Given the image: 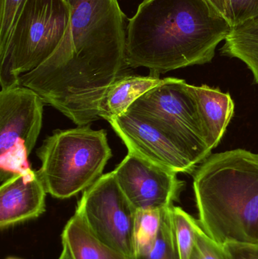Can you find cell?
I'll return each instance as SVG.
<instances>
[{"instance_id": "1", "label": "cell", "mask_w": 258, "mask_h": 259, "mask_svg": "<svg viewBox=\"0 0 258 259\" xmlns=\"http://www.w3.org/2000/svg\"><path fill=\"white\" fill-rule=\"evenodd\" d=\"M69 24L58 48L23 74L45 104L79 126L99 119L98 104L126 65V16L118 0H68Z\"/></svg>"}, {"instance_id": "25", "label": "cell", "mask_w": 258, "mask_h": 259, "mask_svg": "<svg viewBox=\"0 0 258 259\" xmlns=\"http://www.w3.org/2000/svg\"><path fill=\"white\" fill-rule=\"evenodd\" d=\"M9 259H15V258H9Z\"/></svg>"}, {"instance_id": "13", "label": "cell", "mask_w": 258, "mask_h": 259, "mask_svg": "<svg viewBox=\"0 0 258 259\" xmlns=\"http://www.w3.org/2000/svg\"><path fill=\"white\" fill-rule=\"evenodd\" d=\"M162 80L159 75L152 74L118 76L98 102V117L109 121L125 113L137 99L159 84Z\"/></svg>"}, {"instance_id": "19", "label": "cell", "mask_w": 258, "mask_h": 259, "mask_svg": "<svg viewBox=\"0 0 258 259\" xmlns=\"http://www.w3.org/2000/svg\"><path fill=\"white\" fill-rule=\"evenodd\" d=\"M27 0H1L0 5V55L9 45L14 27Z\"/></svg>"}, {"instance_id": "4", "label": "cell", "mask_w": 258, "mask_h": 259, "mask_svg": "<svg viewBox=\"0 0 258 259\" xmlns=\"http://www.w3.org/2000/svg\"><path fill=\"white\" fill-rule=\"evenodd\" d=\"M36 154L41 161L37 174L47 193L60 199L89 188L112 156L106 131L89 125L55 131Z\"/></svg>"}, {"instance_id": "8", "label": "cell", "mask_w": 258, "mask_h": 259, "mask_svg": "<svg viewBox=\"0 0 258 259\" xmlns=\"http://www.w3.org/2000/svg\"><path fill=\"white\" fill-rule=\"evenodd\" d=\"M136 211L112 171L83 191L75 213L101 241L134 258Z\"/></svg>"}, {"instance_id": "10", "label": "cell", "mask_w": 258, "mask_h": 259, "mask_svg": "<svg viewBox=\"0 0 258 259\" xmlns=\"http://www.w3.org/2000/svg\"><path fill=\"white\" fill-rule=\"evenodd\" d=\"M113 173L120 188L136 210L173 206L185 185L175 172L129 152Z\"/></svg>"}, {"instance_id": "12", "label": "cell", "mask_w": 258, "mask_h": 259, "mask_svg": "<svg viewBox=\"0 0 258 259\" xmlns=\"http://www.w3.org/2000/svg\"><path fill=\"white\" fill-rule=\"evenodd\" d=\"M195 90L206 143L212 150L222 140L234 115V102L228 93L218 88L203 84L195 86Z\"/></svg>"}, {"instance_id": "17", "label": "cell", "mask_w": 258, "mask_h": 259, "mask_svg": "<svg viewBox=\"0 0 258 259\" xmlns=\"http://www.w3.org/2000/svg\"><path fill=\"white\" fill-rule=\"evenodd\" d=\"M171 207L165 209L154 243L145 252L136 255L134 259H180L171 219Z\"/></svg>"}, {"instance_id": "22", "label": "cell", "mask_w": 258, "mask_h": 259, "mask_svg": "<svg viewBox=\"0 0 258 259\" xmlns=\"http://www.w3.org/2000/svg\"><path fill=\"white\" fill-rule=\"evenodd\" d=\"M221 248L224 259H258V244L230 243Z\"/></svg>"}, {"instance_id": "24", "label": "cell", "mask_w": 258, "mask_h": 259, "mask_svg": "<svg viewBox=\"0 0 258 259\" xmlns=\"http://www.w3.org/2000/svg\"><path fill=\"white\" fill-rule=\"evenodd\" d=\"M59 259H71V256H70L69 253H68V251L66 249H62V253H61L60 256H59Z\"/></svg>"}, {"instance_id": "14", "label": "cell", "mask_w": 258, "mask_h": 259, "mask_svg": "<svg viewBox=\"0 0 258 259\" xmlns=\"http://www.w3.org/2000/svg\"><path fill=\"white\" fill-rule=\"evenodd\" d=\"M62 240L71 259H134L101 241L77 213L64 228Z\"/></svg>"}, {"instance_id": "20", "label": "cell", "mask_w": 258, "mask_h": 259, "mask_svg": "<svg viewBox=\"0 0 258 259\" xmlns=\"http://www.w3.org/2000/svg\"><path fill=\"white\" fill-rule=\"evenodd\" d=\"M227 21L231 27L258 18V0H225Z\"/></svg>"}, {"instance_id": "7", "label": "cell", "mask_w": 258, "mask_h": 259, "mask_svg": "<svg viewBox=\"0 0 258 259\" xmlns=\"http://www.w3.org/2000/svg\"><path fill=\"white\" fill-rule=\"evenodd\" d=\"M43 101L18 85L0 91V178L2 182L30 168L28 157L40 134Z\"/></svg>"}, {"instance_id": "18", "label": "cell", "mask_w": 258, "mask_h": 259, "mask_svg": "<svg viewBox=\"0 0 258 259\" xmlns=\"http://www.w3.org/2000/svg\"><path fill=\"white\" fill-rule=\"evenodd\" d=\"M166 208L137 210L135 222V255L145 252L154 243Z\"/></svg>"}, {"instance_id": "16", "label": "cell", "mask_w": 258, "mask_h": 259, "mask_svg": "<svg viewBox=\"0 0 258 259\" xmlns=\"http://www.w3.org/2000/svg\"><path fill=\"white\" fill-rule=\"evenodd\" d=\"M171 219L180 259H191L199 223L180 207L171 208Z\"/></svg>"}, {"instance_id": "5", "label": "cell", "mask_w": 258, "mask_h": 259, "mask_svg": "<svg viewBox=\"0 0 258 259\" xmlns=\"http://www.w3.org/2000/svg\"><path fill=\"white\" fill-rule=\"evenodd\" d=\"M71 17L68 0H27L6 51L0 55L1 89L43 64L59 47Z\"/></svg>"}, {"instance_id": "11", "label": "cell", "mask_w": 258, "mask_h": 259, "mask_svg": "<svg viewBox=\"0 0 258 259\" xmlns=\"http://www.w3.org/2000/svg\"><path fill=\"white\" fill-rule=\"evenodd\" d=\"M47 191L31 167L12 175L0 187V228L36 219L45 211Z\"/></svg>"}, {"instance_id": "6", "label": "cell", "mask_w": 258, "mask_h": 259, "mask_svg": "<svg viewBox=\"0 0 258 259\" xmlns=\"http://www.w3.org/2000/svg\"><path fill=\"white\" fill-rule=\"evenodd\" d=\"M130 112L152 120L174 134L187 148L197 164L212 153L198 113L195 86L167 77L136 100Z\"/></svg>"}, {"instance_id": "23", "label": "cell", "mask_w": 258, "mask_h": 259, "mask_svg": "<svg viewBox=\"0 0 258 259\" xmlns=\"http://www.w3.org/2000/svg\"><path fill=\"white\" fill-rule=\"evenodd\" d=\"M211 9L221 18L227 21V8L225 0H204Z\"/></svg>"}, {"instance_id": "15", "label": "cell", "mask_w": 258, "mask_h": 259, "mask_svg": "<svg viewBox=\"0 0 258 259\" xmlns=\"http://www.w3.org/2000/svg\"><path fill=\"white\" fill-rule=\"evenodd\" d=\"M224 41L221 54L243 62L258 83V18L232 27Z\"/></svg>"}, {"instance_id": "3", "label": "cell", "mask_w": 258, "mask_h": 259, "mask_svg": "<svg viewBox=\"0 0 258 259\" xmlns=\"http://www.w3.org/2000/svg\"><path fill=\"white\" fill-rule=\"evenodd\" d=\"M193 188L198 223L218 246L258 244V154L236 149L210 155Z\"/></svg>"}, {"instance_id": "2", "label": "cell", "mask_w": 258, "mask_h": 259, "mask_svg": "<svg viewBox=\"0 0 258 259\" xmlns=\"http://www.w3.org/2000/svg\"><path fill=\"white\" fill-rule=\"evenodd\" d=\"M231 29L204 0H144L128 20L126 65L159 76L209 63Z\"/></svg>"}, {"instance_id": "9", "label": "cell", "mask_w": 258, "mask_h": 259, "mask_svg": "<svg viewBox=\"0 0 258 259\" xmlns=\"http://www.w3.org/2000/svg\"><path fill=\"white\" fill-rule=\"evenodd\" d=\"M109 122L129 152L177 174L196 169L198 164L184 144L152 120L127 111Z\"/></svg>"}, {"instance_id": "21", "label": "cell", "mask_w": 258, "mask_h": 259, "mask_svg": "<svg viewBox=\"0 0 258 259\" xmlns=\"http://www.w3.org/2000/svg\"><path fill=\"white\" fill-rule=\"evenodd\" d=\"M191 259H224L221 246L205 234L200 225Z\"/></svg>"}]
</instances>
